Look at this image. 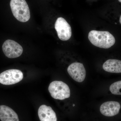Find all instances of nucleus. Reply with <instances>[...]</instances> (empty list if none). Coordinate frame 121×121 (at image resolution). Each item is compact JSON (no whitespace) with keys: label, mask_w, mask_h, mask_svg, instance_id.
I'll return each instance as SVG.
<instances>
[{"label":"nucleus","mask_w":121,"mask_h":121,"mask_svg":"<svg viewBox=\"0 0 121 121\" xmlns=\"http://www.w3.org/2000/svg\"><path fill=\"white\" fill-rule=\"evenodd\" d=\"M88 39L93 45L105 49L111 47L115 43L113 36L107 31L91 30L89 33Z\"/></svg>","instance_id":"obj_1"},{"label":"nucleus","mask_w":121,"mask_h":121,"mask_svg":"<svg viewBox=\"0 0 121 121\" xmlns=\"http://www.w3.org/2000/svg\"><path fill=\"white\" fill-rule=\"evenodd\" d=\"M10 5L13 14L17 20L22 22L29 20L30 9L25 0H11Z\"/></svg>","instance_id":"obj_2"},{"label":"nucleus","mask_w":121,"mask_h":121,"mask_svg":"<svg viewBox=\"0 0 121 121\" xmlns=\"http://www.w3.org/2000/svg\"><path fill=\"white\" fill-rule=\"evenodd\" d=\"M48 90L51 96L55 99L63 100L70 96L69 86L62 81L52 82L49 85Z\"/></svg>","instance_id":"obj_3"},{"label":"nucleus","mask_w":121,"mask_h":121,"mask_svg":"<svg viewBox=\"0 0 121 121\" xmlns=\"http://www.w3.org/2000/svg\"><path fill=\"white\" fill-rule=\"evenodd\" d=\"M22 72L17 69L7 70L0 74V83L5 85H11L19 82L23 79Z\"/></svg>","instance_id":"obj_4"},{"label":"nucleus","mask_w":121,"mask_h":121,"mask_svg":"<svg viewBox=\"0 0 121 121\" xmlns=\"http://www.w3.org/2000/svg\"><path fill=\"white\" fill-rule=\"evenodd\" d=\"M2 49L5 56L9 58H15L22 55L23 48L17 42L8 39L5 41L2 46Z\"/></svg>","instance_id":"obj_5"},{"label":"nucleus","mask_w":121,"mask_h":121,"mask_svg":"<svg viewBox=\"0 0 121 121\" xmlns=\"http://www.w3.org/2000/svg\"><path fill=\"white\" fill-rule=\"evenodd\" d=\"M55 28L60 40L66 41L71 37V27L64 18L59 17L57 19L55 23Z\"/></svg>","instance_id":"obj_6"},{"label":"nucleus","mask_w":121,"mask_h":121,"mask_svg":"<svg viewBox=\"0 0 121 121\" xmlns=\"http://www.w3.org/2000/svg\"><path fill=\"white\" fill-rule=\"evenodd\" d=\"M67 71L71 78L78 82H82L86 78V69L81 63H72L68 68Z\"/></svg>","instance_id":"obj_7"},{"label":"nucleus","mask_w":121,"mask_h":121,"mask_svg":"<svg viewBox=\"0 0 121 121\" xmlns=\"http://www.w3.org/2000/svg\"><path fill=\"white\" fill-rule=\"evenodd\" d=\"M121 108V105L118 102L110 101L103 103L99 108V111L104 116L112 117L119 113Z\"/></svg>","instance_id":"obj_8"},{"label":"nucleus","mask_w":121,"mask_h":121,"mask_svg":"<svg viewBox=\"0 0 121 121\" xmlns=\"http://www.w3.org/2000/svg\"><path fill=\"white\" fill-rule=\"evenodd\" d=\"M38 116L40 121H57L56 114L51 107L42 105L38 110Z\"/></svg>","instance_id":"obj_9"},{"label":"nucleus","mask_w":121,"mask_h":121,"mask_svg":"<svg viewBox=\"0 0 121 121\" xmlns=\"http://www.w3.org/2000/svg\"><path fill=\"white\" fill-rule=\"evenodd\" d=\"M0 119L1 121H19L16 112L8 106H0Z\"/></svg>","instance_id":"obj_10"},{"label":"nucleus","mask_w":121,"mask_h":121,"mask_svg":"<svg viewBox=\"0 0 121 121\" xmlns=\"http://www.w3.org/2000/svg\"><path fill=\"white\" fill-rule=\"evenodd\" d=\"M103 68L107 72L121 73V60L112 59L108 60L103 64Z\"/></svg>","instance_id":"obj_11"},{"label":"nucleus","mask_w":121,"mask_h":121,"mask_svg":"<svg viewBox=\"0 0 121 121\" xmlns=\"http://www.w3.org/2000/svg\"><path fill=\"white\" fill-rule=\"evenodd\" d=\"M109 89L113 94L121 95V80L112 83L110 86Z\"/></svg>","instance_id":"obj_12"},{"label":"nucleus","mask_w":121,"mask_h":121,"mask_svg":"<svg viewBox=\"0 0 121 121\" xmlns=\"http://www.w3.org/2000/svg\"><path fill=\"white\" fill-rule=\"evenodd\" d=\"M119 22H120V23H121V17H120V20H119Z\"/></svg>","instance_id":"obj_13"},{"label":"nucleus","mask_w":121,"mask_h":121,"mask_svg":"<svg viewBox=\"0 0 121 121\" xmlns=\"http://www.w3.org/2000/svg\"><path fill=\"white\" fill-rule=\"evenodd\" d=\"M119 1V2H121V0H118Z\"/></svg>","instance_id":"obj_14"},{"label":"nucleus","mask_w":121,"mask_h":121,"mask_svg":"<svg viewBox=\"0 0 121 121\" xmlns=\"http://www.w3.org/2000/svg\"><path fill=\"white\" fill-rule=\"evenodd\" d=\"M75 106V105H74V104L73 105V106Z\"/></svg>","instance_id":"obj_15"}]
</instances>
